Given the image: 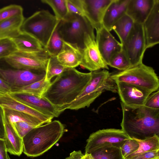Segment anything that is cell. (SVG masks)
<instances>
[{
    "instance_id": "obj_18",
    "label": "cell",
    "mask_w": 159,
    "mask_h": 159,
    "mask_svg": "<svg viewBox=\"0 0 159 159\" xmlns=\"http://www.w3.org/2000/svg\"><path fill=\"white\" fill-rule=\"evenodd\" d=\"M0 106L28 114L37 119L43 124L52 121L53 117L46 115L15 99L9 93L0 97Z\"/></svg>"
},
{
    "instance_id": "obj_45",
    "label": "cell",
    "mask_w": 159,
    "mask_h": 159,
    "mask_svg": "<svg viewBox=\"0 0 159 159\" xmlns=\"http://www.w3.org/2000/svg\"><path fill=\"white\" fill-rule=\"evenodd\" d=\"M80 159H94L91 154H85Z\"/></svg>"
},
{
    "instance_id": "obj_10",
    "label": "cell",
    "mask_w": 159,
    "mask_h": 159,
    "mask_svg": "<svg viewBox=\"0 0 159 159\" xmlns=\"http://www.w3.org/2000/svg\"><path fill=\"white\" fill-rule=\"evenodd\" d=\"M50 57L45 49L34 53H25L18 51L4 59L14 69L46 71Z\"/></svg>"
},
{
    "instance_id": "obj_21",
    "label": "cell",
    "mask_w": 159,
    "mask_h": 159,
    "mask_svg": "<svg viewBox=\"0 0 159 159\" xmlns=\"http://www.w3.org/2000/svg\"><path fill=\"white\" fill-rule=\"evenodd\" d=\"M129 0H113L108 7L102 21V26L109 31L114 23L126 13Z\"/></svg>"
},
{
    "instance_id": "obj_22",
    "label": "cell",
    "mask_w": 159,
    "mask_h": 159,
    "mask_svg": "<svg viewBox=\"0 0 159 159\" xmlns=\"http://www.w3.org/2000/svg\"><path fill=\"white\" fill-rule=\"evenodd\" d=\"M4 140L7 151L11 154L20 156L23 152L22 138L7 121L4 115Z\"/></svg>"
},
{
    "instance_id": "obj_35",
    "label": "cell",
    "mask_w": 159,
    "mask_h": 159,
    "mask_svg": "<svg viewBox=\"0 0 159 159\" xmlns=\"http://www.w3.org/2000/svg\"><path fill=\"white\" fill-rule=\"evenodd\" d=\"M17 51L16 45L11 39L0 40V60L4 59Z\"/></svg>"
},
{
    "instance_id": "obj_4",
    "label": "cell",
    "mask_w": 159,
    "mask_h": 159,
    "mask_svg": "<svg viewBox=\"0 0 159 159\" xmlns=\"http://www.w3.org/2000/svg\"><path fill=\"white\" fill-rule=\"evenodd\" d=\"M111 74L106 69L91 72L90 80L75 99L66 109L78 110L89 107L94 101L106 91L117 93L115 82Z\"/></svg>"
},
{
    "instance_id": "obj_15",
    "label": "cell",
    "mask_w": 159,
    "mask_h": 159,
    "mask_svg": "<svg viewBox=\"0 0 159 159\" xmlns=\"http://www.w3.org/2000/svg\"><path fill=\"white\" fill-rule=\"evenodd\" d=\"M113 0H81L84 16L96 30L102 26L103 19Z\"/></svg>"
},
{
    "instance_id": "obj_11",
    "label": "cell",
    "mask_w": 159,
    "mask_h": 159,
    "mask_svg": "<svg viewBox=\"0 0 159 159\" xmlns=\"http://www.w3.org/2000/svg\"><path fill=\"white\" fill-rule=\"evenodd\" d=\"M46 71L5 69L0 67V78L11 90L26 86L45 77Z\"/></svg>"
},
{
    "instance_id": "obj_33",
    "label": "cell",
    "mask_w": 159,
    "mask_h": 159,
    "mask_svg": "<svg viewBox=\"0 0 159 159\" xmlns=\"http://www.w3.org/2000/svg\"><path fill=\"white\" fill-rule=\"evenodd\" d=\"M66 68L59 62L56 56L50 57L46 70L45 79L50 81L53 77L60 74Z\"/></svg>"
},
{
    "instance_id": "obj_25",
    "label": "cell",
    "mask_w": 159,
    "mask_h": 159,
    "mask_svg": "<svg viewBox=\"0 0 159 159\" xmlns=\"http://www.w3.org/2000/svg\"><path fill=\"white\" fill-rule=\"evenodd\" d=\"M134 23L133 19L125 14L113 25L112 30L117 34L121 44L124 43L129 35Z\"/></svg>"
},
{
    "instance_id": "obj_14",
    "label": "cell",
    "mask_w": 159,
    "mask_h": 159,
    "mask_svg": "<svg viewBox=\"0 0 159 159\" xmlns=\"http://www.w3.org/2000/svg\"><path fill=\"white\" fill-rule=\"evenodd\" d=\"M96 30L95 40L98 50L108 65L111 57L121 50L122 44L103 26Z\"/></svg>"
},
{
    "instance_id": "obj_37",
    "label": "cell",
    "mask_w": 159,
    "mask_h": 159,
    "mask_svg": "<svg viewBox=\"0 0 159 159\" xmlns=\"http://www.w3.org/2000/svg\"><path fill=\"white\" fill-rule=\"evenodd\" d=\"M10 124L21 138L35 127L28 123L24 121L18 122Z\"/></svg>"
},
{
    "instance_id": "obj_17",
    "label": "cell",
    "mask_w": 159,
    "mask_h": 159,
    "mask_svg": "<svg viewBox=\"0 0 159 159\" xmlns=\"http://www.w3.org/2000/svg\"><path fill=\"white\" fill-rule=\"evenodd\" d=\"M143 24L147 49L159 43V0H155L151 11Z\"/></svg>"
},
{
    "instance_id": "obj_5",
    "label": "cell",
    "mask_w": 159,
    "mask_h": 159,
    "mask_svg": "<svg viewBox=\"0 0 159 159\" xmlns=\"http://www.w3.org/2000/svg\"><path fill=\"white\" fill-rule=\"evenodd\" d=\"M60 20L47 10L38 11L25 19L21 31L33 36L45 48Z\"/></svg>"
},
{
    "instance_id": "obj_24",
    "label": "cell",
    "mask_w": 159,
    "mask_h": 159,
    "mask_svg": "<svg viewBox=\"0 0 159 159\" xmlns=\"http://www.w3.org/2000/svg\"><path fill=\"white\" fill-rule=\"evenodd\" d=\"M23 15L16 16L0 23V40L12 39L21 31L25 20Z\"/></svg>"
},
{
    "instance_id": "obj_26",
    "label": "cell",
    "mask_w": 159,
    "mask_h": 159,
    "mask_svg": "<svg viewBox=\"0 0 159 159\" xmlns=\"http://www.w3.org/2000/svg\"><path fill=\"white\" fill-rule=\"evenodd\" d=\"M2 108L5 117L10 124L24 121L35 127L43 125L37 119L28 114L13 110Z\"/></svg>"
},
{
    "instance_id": "obj_30",
    "label": "cell",
    "mask_w": 159,
    "mask_h": 159,
    "mask_svg": "<svg viewBox=\"0 0 159 159\" xmlns=\"http://www.w3.org/2000/svg\"><path fill=\"white\" fill-rule=\"evenodd\" d=\"M108 66L120 71L125 70L131 67L128 58L122 48L111 57Z\"/></svg>"
},
{
    "instance_id": "obj_44",
    "label": "cell",
    "mask_w": 159,
    "mask_h": 159,
    "mask_svg": "<svg viewBox=\"0 0 159 159\" xmlns=\"http://www.w3.org/2000/svg\"><path fill=\"white\" fill-rule=\"evenodd\" d=\"M81 151H74L71 152L70 156L65 159H80L84 156Z\"/></svg>"
},
{
    "instance_id": "obj_31",
    "label": "cell",
    "mask_w": 159,
    "mask_h": 159,
    "mask_svg": "<svg viewBox=\"0 0 159 159\" xmlns=\"http://www.w3.org/2000/svg\"><path fill=\"white\" fill-rule=\"evenodd\" d=\"M57 26L44 48L50 57L56 56L63 46V41L59 33Z\"/></svg>"
},
{
    "instance_id": "obj_7",
    "label": "cell",
    "mask_w": 159,
    "mask_h": 159,
    "mask_svg": "<svg viewBox=\"0 0 159 159\" xmlns=\"http://www.w3.org/2000/svg\"><path fill=\"white\" fill-rule=\"evenodd\" d=\"M57 28L63 41L76 44L81 49L84 47L85 34L94 33V29L85 17L73 13H68Z\"/></svg>"
},
{
    "instance_id": "obj_12",
    "label": "cell",
    "mask_w": 159,
    "mask_h": 159,
    "mask_svg": "<svg viewBox=\"0 0 159 159\" xmlns=\"http://www.w3.org/2000/svg\"><path fill=\"white\" fill-rule=\"evenodd\" d=\"M84 48L81 49L82 61L80 65L92 72L101 69L108 70L98 50L94 33H85L84 38Z\"/></svg>"
},
{
    "instance_id": "obj_27",
    "label": "cell",
    "mask_w": 159,
    "mask_h": 159,
    "mask_svg": "<svg viewBox=\"0 0 159 159\" xmlns=\"http://www.w3.org/2000/svg\"><path fill=\"white\" fill-rule=\"evenodd\" d=\"M51 83V81L47 80L45 77L26 86L12 89L11 92L23 93L42 97Z\"/></svg>"
},
{
    "instance_id": "obj_40",
    "label": "cell",
    "mask_w": 159,
    "mask_h": 159,
    "mask_svg": "<svg viewBox=\"0 0 159 159\" xmlns=\"http://www.w3.org/2000/svg\"><path fill=\"white\" fill-rule=\"evenodd\" d=\"M129 159H159V149L141 153Z\"/></svg>"
},
{
    "instance_id": "obj_32",
    "label": "cell",
    "mask_w": 159,
    "mask_h": 159,
    "mask_svg": "<svg viewBox=\"0 0 159 159\" xmlns=\"http://www.w3.org/2000/svg\"><path fill=\"white\" fill-rule=\"evenodd\" d=\"M41 2L51 7L59 20L63 19L68 14L66 0H42Z\"/></svg>"
},
{
    "instance_id": "obj_2",
    "label": "cell",
    "mask_w": 159,
    "mask_h": 159,
    "mask_svg": "<svg viewBox=\"0 0 159 159\" xmlns=\"http://www.w3.org/2000/svg\"><path fill=\"white\" fill-rule=\"evenodd\" d=\"M121 129L130 139L143 140L159 135V109L144 106H126L121 102Z\"/></svg>"
},
{
    "instance_id": "obj_41",
    "label": "cell",
    "mask_w": 159,
    "mask_h": 159,
    "mask_svg": "<svg viewBox=\"0 0 159 159\" xmlns=\"http://www.w3.org/2000/svg\"><path fill=\"white\" fill-rule=\"evenodd\" d=\"M4 120V113L3 109L0 106V139L3 140L5 138Z\"/></svg>"
},
{
    "instance_id": "obj_28",
    "label": "cell",
    "mask_w": 159,
    "mask_h": 159,
    "mask_svg": "<svg viewBox=\"0 0 159 159\" xmlns=\"http://www.w3.org/2000/svg\"><path fill=\"white\" fill-rule=\"evenodd\" d=\"M139 144L138 149L125 159H129L137 155L146 152L159 149V137L157 135L143 140L133 139Z\"/></svg>"
},
{
    "instance_id": "obj_20",
    "label": "cell",
    "mask_w": 159,
    "mask_h": 159,
    "mask_svg": "<svg viewBox=\"0 0 159 159\" xmlns=\"http://www.w3.org/2000/svg\"><path fill=\"white\" fill-rule=\"evenodd\" d=\"M155 0H129L126 14L134 23L143 24L151 11Z\"/></svg>"
},
{
    "instance_id": "obj_46",
    "label": "cell",
    "mask_w": 159,
    "mask_h": 159,
    "mask_svg": "<svg viewBox=\"0 0 159 159\" xmlns=\"http://www.w3.org/2000/svg\"><path fill=\"white\" fill-rule=\"evenodd\" d=\"M4 93L2 92H0V97L2 96L3 94H4Z\"/></svg>"
},
{
    "instance_id": "obj_43",
    "label": "cell",
    "mask_w": 159,
    "mask_h": 159,
    "mask_svg": "<svg viewBox=\"0 0 159 159\" xmlns=\"http://www.w3.org/2000/svg\"><path fill=\"white\" fill-rule=\"evenodd\" d=\"M11 88L0 78V92L4 93H10Z\"/></svg>"
},
{
    "instance_id": "obj_19",
    "label": "cell",
    "mask_w": 159,
    "mask_h": 159,
    "mask_svg": "<svg viewBox=\"0 0 159 159\" xmlns=\"http://www.w3.org/2000/svg\"><path fill=\"white\" fill-rule=\"evenodd\" d=\"M56 57L59 62L66 68H75L80 65L81 49L76 44L63 41L62 49Z\"/></svg>"
},
{
    "instance_id": "obj_1",
    "label": "cell",
    "mask_w": 159,
    "mask_h": 159,
    "mask_svg": "<svg viewBox=\"0 0 159 159\" xmlns=\"http://www.w3.org/2000/svg\"><path fill=\"white\" fill-rule=\"evenodd\" d=\"M91 77V72L67 68L51 82L42 97L62 113L81 93Z\"/></svg>"
},
{
    "instance_id": "obj_9",
    "label": "cell",
    "mask_w": 159,
    "mask_h": 159,
    "mask_svg": "<svg viewBox=\"0 0 159 159\" xmlns=\"http://www.w3.org/2000/svg\"><path fill=\"white\" fill-rule=\"evenodd\" d=\"M129 138L121 129L110 128L99 130L91 134L87 139L85 154H91L105 146L120 148Z\"/></svg>"
},
{
    "instance_id": "obj_38",
    "label": "cell",
    "mask_w": 159,
    "mask_h": 159,
    "mask_svg": "<svg viewBox=\"0 0 159 159\" xmlns=\"http://www.w3.org/2000/svg\"><path fill=\"white\" fill-rule=\"evenodd\" d=\"M66 2L68 13L84 16L81 0H66Z\"/></svg>"
},
{
    "instance_id": "obj_16",
    "label": "cell",
    "mask_w": 159,
    "mask_h": 159,
    "mask_svg": "<svg viewBox=\"0 0 159 159\" xmlns=\"http://www.w3.org/2000/svg\"><path fill=\"white\" fill-rule=\"evenodd\" d=\"M9 93L18 101L53 118L58 117L61 113L43 97L21 93L11 92Z\"/></svg>"
},
{
    "instance_id": "obj_8",
    "label": "cell",
    "mask_w": 159,
    "mask_h": 159,
    "mask_svg": "<svg viewBox=\"0 0 159 159\" xmlns=\"http://www.w3.org/2000/svg\"><path fill=\"white\" fill-rule=\"evenodd\" d=\"M122 45L131 67L143 63L144 55L147 49L143 24L134 23L131 31Z\"/></svg>"
},
{
    "instance_id": "obj_39",
    "label": "cell",
    "mask_w": 159,
    "mask_h": 159,
    "mask_svg": "<svg viewBox=\"0 0 159 159\" xmlns=\"http://www.w3.org/2000/svg\"><path fill=\"white\" fill-rule=\"evenodd\" d=\"M149 108L159 109V90L152 93L148 98L144 105Z\"/></svg>"
},
{
    "instance_id": "obj_42",
    "label": "cell",
    "mask_w": 159,
    "mask_h": 159,
    "mask_svg": "<svg viewBox=\"0 0 159 159\" xmlns=\"http://www.w3.org/2000/svg\"><path fill=\"white\" fill-rule=\"evenodd\" d=\"M0 159H10L7 153L4 140L0 139Z\"/></svg>"
},
{
    "instance_id": "obj_6",
    "label": "cell",
    "mask_w": 159,
    "mask_h": 159,
    "mask_svg": "<svg viewBox=\"0 0 159 159\" xmlns=\"http://www.w3.org/2000/svg\"><path fill=\"white\" fill-rule=\"evenodd\" d=\"M111 77L115 82L127 83L152 92L159 89V78L155 70L143 63L125 70L111 74Z\"/></svg>"
},
{
    "instance_id": "obj_29",
    "label": "cell",
    "mask_w": 159,
    "mask_h": 159,
    "mask_svg": "<svg viewBox=\"0 0 159 159\" xmlns=\"http://www.w3.org/2000/svg\"><path fill=\"white\" fill-rule=\"evenodd\" d=\"M91 154L94 159H124L120 148L113 146H103Z\"/></svg>"
},
{
    "instance_id": "obj_23",
    "label": "cell",
    "mask_w": 159,
    "mask_h": 159,
    "mask_svg": "<svg viewBox=\"0 0 159 159\" xmlns=\"http://www.w3.org/2000/svg\"><path fill=\"white\" fill-rule=\"evenodd\" d=\"M11 39L19 51L27 53H34L45 49L41 43L34 37L21 31L18 35Z\"/></svg>"
},
{
    "instance_id": "obj_36",
    "label": "cell",
    "mask_w": 159,
    "mask_h": 159,
    "mask_svg": "<svg viewBox=\"0 0 159 159\" xmlns=\"http://www.w3.org/2000/svg\"><path fill=\"white\" fill-rule=\"evenodd\" d=\"M139 144L134 139L129 138L120 148L122 156L125 159L138 148Z\"/></svg>"
},
{
    "instance_id": "obj_34",
    "label": "cell",
    "mask_w": 159,
    "mask_h": 159,
    "mask_svg": "<svg viewBox=\"0 0 159 159\" xmlns=\"http://www.w3.org/2000/svg\"><path fill=\"white\" fill-rule=\"evenodd\" d=\"M23 8L19 5L11 4L0 9V23L15 16L23 15Z\"/></svg>"
},
{
    "instance_id": "obj_3",
    "label": "cell",
    "mask_w": 159,
    "mask_h": 159,
    "mask_svg": "<svg viewBox=\"0 0 159 159\" xmlns=\"http://www.w3.org/2000/svg\"><path fill=\"white\" fill-rule=\"evenodd\" d=\"M64 131V125L57 120L34 127L22 138L23 152L30 157L42 155L59 140Z\"/></svg>"
},
{
    "instance_id": "obj_13",
    "label": "cell",
    "mask_w": 159,
    "mask_h": 159,
    "mask_svg": "<svg viewBox=\"0 0 159 159\" xmlns=\"http://www.w3.org/2000/svg\"><path fill=\"white\" fill-rule=\"evenodd\" d=\"M115 82L121 102L128 107L144 106L148 98L152 93L127 83Z\"/></svg>"
}]
</instances>
